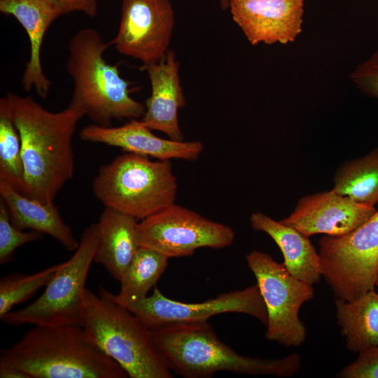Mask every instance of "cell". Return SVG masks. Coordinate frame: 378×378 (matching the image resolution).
<instances>
[{"label":"cell","instance_id":"1","mask_svg":"<svg viewBox=\"0 0 378 378\" xmlns=\"http://www.w3.org/2000/svg\"><path fill=\"white\" fill-rule=\"evenodd\" d=\"M6 97L21 140L24 183L19 192L44 204L54 203L74 176L72 139L84 114L69 106L48 111L30 95L8 92Z\"/></svg>","mask_w":378,"mask_h":378},{"label":"cell","instance_id":"2","mask_svg":"<svg viewBox=\"0 0 378 378\" xmlns=\"http://www.w3.org/2000/svg\"><path fill=\"white\" fill-rule=\"evenodd\" d=\"M149 332L164 364L185 378H210L222 371L290 377L301 366L296 353L276 359L242 356L223 342L207 321L169 323Z\"/></svg>","mask_w":378,"mask_h":378},{"label":"cell","instance_id":"3","mask_svg":"<svg viewBox=\"0 0 378 378\" xmlns=\"http://www.w3.org/2000/svg\"><path fill=\"white\" fill-rule=\"evenodd\" d=\"M0 365L30 378H125V370L80 326H35L0 352Z\"/></svg>","mask_w":378,"mask_h":378},{"label":"cell","instance_id":"4","mask_svg":"<svg viewBox=\"0 0 378 378\" xmlns=\"http://www.w3.org/2000/svg\"><path fill=\"white\" fill-rule=\"evenodd\" d=\"M110 46L93 28L79 30L68 45L66 71L74 83L68 106L103 127L111 126L115 119L139 120L146 111V106L130 96L132 83L122 78L118 65L104 58Z\"/></svg>","mask_w":378,"mask_h":378},{"label":"cell","instance_id":"5","mask_svg":"<svg viewBox=\"0 0 378 378\" xmlns=\"http://www.w3.org/2000/svg\"><path fill=\"white\" fill-rule=\"evenodd\" d=\"M82 326L128 377H173L153 345L149 329L127 308L111 299L104 288L97 295L86 288Z\"/></svg>","mask_w":378,"mask_h":378},{"label":"cell","instance_id":"6","mask_svg":"<svg viewBox=\"0 0 378 378\" xmlns=\"http://www.w3.org/2000/svg\"><path fill=\"white\" fill-rule=\"evenodd\" d=\"M92 188L105 207L141 220L174 204L178 183L171 160L125 153L99 167Z\"/></svg>","mask_w":378,"mask_h":378},{"label":"cell","instance_id":"7","mask_svg":"<svg viewBox=\"0 0 378 378\" xmlns=\"http://www.w3.org/2000/svg\"><path fill=\"white\" fill-rule=\"evenodd\" d=\"M98 244V226L91 223L83 232L73 255L61 263L43 294L29 305L8 312L1 320L11 326H80L85 313V281Z\"/></svg>","mask_w":378,"mask_h":378},{"label":"cell","instance_id":"8","mask_svg":"<svg viewBox=\"0 0 378 378\" xmlns=\"http://www.w3.org/2000/svg\"><path fill=\"white\" fill-rule=\"evenodd\" d=\"M322 276L335 298L353 300L374 290L378 275V209L352 231L318 241Z\"/></svg>","mask_w":378,"mask_h":378},{"label":"cell","instance_id":"9","mask_svg":"<svg viewBox=\"0 0 378 378\" xmlns=\"http://www.w3.org/2000/svg\"><path fill=\"white\" fill-rule=\"evenodd\" d=\"M246 260L266 307V339L287 348L300 346L307 331L299 311L314 298L313 285L293 276L267 253L254 250Z\"/></svg>","mask_w":378,"mask_h":378},{"label":"cell","instance_id":"10","mask_svg":"<svg viewBox=\"0 0 378 378\" xmlns=\"http://www.w3.org/2000/svg\"><path fill=\"white\" fill-rule=\"evenodd\" d=\"M234 237L232 227L175 204L141 220L136 227L139 246L168 258L190 256L200 248H225Z\"/></svg>","mask_w":378,"mask_h":378},{"label":"cell","instance_id":"11","mask_svg":"<svg viewBox=\"0 0 378 378\" xmlns=\"http://www.w3.org/2000/svg\"><path fill=\"white\" fill-rule=\"evenodd\" d=\"M125 307L148 329L174 323L207 321L211 316L225 313L248 314L265 326L267 321L266 307L257 284L199 303L171 300L155 287L151 295Z\"/></svg>","mask_w":378,"mask_h":378},{"label":"cell","instance_id":"12","mask_svg":"<svg viewBox=\"0 0 378 378\" xmlns=\"http://www.w3.org/2000/svg\"><path fill=\"white\" fill-rule=\"evenodd\" d=\"M174 25L169 0H122L118 33L110 44L143 65L157 62L168 50Z\"/></svg>","mask_w":378,"mask_h":378},{"label":"cell","instance_id":"13","mask_svg":"<svg viewBox=\"0 0 378 378\" xmlns=\"http://www.w3.org/2000/svg\"><path fill=\"white\" fill-rule=\"evenodd\" d=\"M376 210L331 189L300 197L293 211L280 221L309 237L316 234L341 236L361 225Z\"/></svg>","mask_w":378,"mask_h":378},{"label":"cell","instance_id":"14","mask_svg":"<svg viewBox=\"0 0 378 378\" xmlns=\"http://www.w3.org/2000/svg\"><path fill=\"white\" fill-rule=\"evenodd\" d=\"M232 20L251 44H286L302 32L304 0H230Z\"/></svg>","mask_w":378,"mask_h":378},{"label":"cell","instance_id":"15","mask_svg":"<svg viewBox=\"0 0 378 378\" xmlns=\"http://www.w3.org/2000/svg\"><path fill=\"white\" fill-rule=\"evenodd\" d=\"M83 141L118 147L126 151L158 160H197L204 149L200 141H174L160 138L140 120H131L119 127L90 124L79 132Z\"/></svg>","mask_w":378,"mask_h":378},{"label":"cell","instance_id":"16","mask_svg":"<svg viewBox=\"0 0 378 378\" xmlns=\"http://www.w3.org/2000/svg\"><path fill=\"white\" fill-rule=\"evenodd\" d=\"M140 69L147 73L151 85V94L140 120L150 130L160 131L172 140L183 141L178 114L185 106L186 99L175 53L168 50L158 62L143 65Z\"/></svg>","mask_w":378,"mask_h":378},{"label":"cell","instance_id":"17","mask_svg":"<svg viewBox=\"0 0 378 378\" xmlns=\"http://www.w3.org/2000/svg\"><path fill=\"white\" fill-rule=\"evenodd\" d=\"M0 11L13 16L24 29L30 44V57L22 78L24 91L33 88L46 99L50 86L41 62V50L45 34L60 15V11L48 0H0Z\"/></svg>","mask_w":378,"mask_h":378},{"label":"cell","instance_id":"18","mask_svg":"<svg viewBox=\"0 0 378 378\" xmlns=\"http://www.w3.org/2000/svg\"><path fill=\"white\" fill-rule=\"evenodd\" d=\"M249 220L253 230L266 233L276 244L283 254L284 265L293 276L310 285L320 281V256L309 237L260 211L252 213Z\"/></svg>","mask_w":378,"mask_h":378},{"label":"cell","instance_id":"19","mask_svg":"<svg viewBox=\"0 0 378 378\" xmlns=\"http://www.w3.org/2000/svg\"><path fill=\"white\" fill-rule=\"evenodd\" d=\"M97 223L98 244L94 262L104 266L120 281L139 247L136 239L138 220L105 207Z\"/></svg>","mask_w":378,"mask_h":378},{"label":"cell","instance_id":"20","mask_svg":"<svg viewBox=\"0 0 378 378\" xmlns=\"http://www.w3.org/2000/svg\"><path fill=\"white\" fill-rule=\"evenodd\" d=\"M0 195L15 227L48 234L68 251L77 249L80 241L75 239L54 203L44 204L29 198L4 181H0Z\"/></svg>","mask_w":378,"mask_h":378},{"label":"cell","instance_id":"21","mask_svg":"<svg viewBox=\"0 0 378 378\" xmlns=\"http://www.w3.org/2000/svg\"><path fill=\"white\" fill-rule=\"evenodd\" d=\"M335 316L346 348L360 353L378 346V293L353 300L335 298Z\"/></svg>","mask_w":378,"mask_h":378},{"label":"cell","instance_id":"22","mask_svg":"<svg viewBox=\"0 0 378 378\" xmlns=\"http://www.w3.org/2000/svg\"><path fill=\"white\" fill-rule=\"evenodd\" d=\"M332 190L368 206L378 203V146L342 163L333 176Z\"/></svg>","mask_w":378,"mask_h":378},{"label":"cell","instance_id":"23","mask_svg":"<svg viewBox=\"0 0 378 378\" xmlns=\"http://www.w3.org/2000/svg\"><path fill=\"white\" fill-rule=\"evenodd\" d=\"M168 259L155 250L139 246L120 281L119 293L107 291L108 295L124 307L144 299L167 269Z\"/></svg>","mask_w":378,"mask_h":378},{"label":"cell","instance_id":"24","mask_svg":"<svg viewBox=\"0 0 378 378\" xmlns=\"http://www.w3.org/2000/svg\"><path fill=\"white\" fill-rule=\"evenodd\" d=\"M0 181L18 191L24 183L20 136L6 96L0 99Z\"/></svg>","mask_w":378,"mask_h":378},{"label":"cell","instance_id":"25","mask_svg":"<svg viewBox=\"0 0 378 378\" xmlns=\"http://www.w3.org/2000/svg\"><path fill=\"white\" fill-rule=\"evenodd\" d=\"M61 263L32 274L13 273L0 279V316L18 304L31 298L52 279Z\"/></svg>","mask_w":378,"mask_h":378},{"label":"cell","instance_id":"26","mask_svg":"<svg viewBox=\"0 0 378 378\" xmlns=\"http://www.w3.org/2000/svg\"><path fill=\"white\" fill-rule=\"evenodd\" d=\"M43 234L36 231L23 232L10 221L4 202L0 201V264L11 262L15 250L26 244L40 240Z\"/></svg>","mask_w":378,"mask_h":378},{"label":"cell","instance_id":"27","mask_svg":"<svg viewBox=\"0 0 378 378\" xmlns=\"http://www.w3.org/2000/svg\"><path fill=\"white\" fill-rule=\"evenodd\" d=\"M339 378H378V346L365 349L357 358L340 370Z\"/></svg>","mask_w":378,"mask_h":378},{"label":"cell","instance_id":"28","mask_svg":"<svg viewBox=\"0 0 378 378\" xmlns=\"http://www.w3.org/2000/svg\"><path fill=\"white\" fill-rule=\"evenodd\" d=\"M350 78L363 93L378 99V50L358 64Z\"/></svg>","mask_w":378,"mask_h":378},{"label":"cell","instance_id":"29","mask_svg":"<svg viewBox=\"0 0 378 378\" xmlns=\"http://www.w3.org/2000/svg\"><path fill=\"white\" fill-rule=\"evenodd\" d=\"M62 13L68 14L72 12H82L86 15L93 18L97 13V0H48Z\"/></svg>","mask_w":378,"mask_h":378},{"label":"cell","instance_id":"30","mask_svg":"<svg viewBox=\"0 0 378 378\" xmlns=\"http://www.w3.org/2000/svg\"><path fill=\"white\" fill-rule=\"evenodd\" d=\"M1 378H30V377L23 371L15 368L0 365Z\"/></svg>","mask_w":378,"mask_h":378},{"label":"cell","instance_id":"31","mask_svg":"<svg viewBox=\"0 0 378 378\" xmlns=\"http://www.w3.org/2000/svg\"><path fill=\"white\" fill-rule=\"evenodd\" d=\"M220 3L222 9L225 10L229 8L230 0H220Z\"/></svg>","mask_w":378,"mask_h":378},{"label":"cell","instance_id":"32","mask_svg":"<svg viewBox=\"0 0 378 378\" xmlns=\"http://www.w3.org/2000/svg\"><path fill=\"white\" fill-rule=\"evenodd\" d=\"M375 287H377L378 288V275H377V278L376 283H375Z\"/></svg>","mask_w":378,"mask_h":378}]
</instances>
